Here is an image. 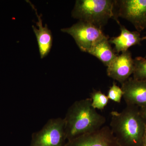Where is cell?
<instances>
[{
  "mask_svg": "<svg viewBox=\"0 0 146 146\" xmlns=\"http://www.w3.org/2000/svg\"><path fill=\"white\" fill-rule=\"evenodd\" d=\"M90 98L75 102L69 108L64 118L67 141L98 130L106 119L92 106Z\"/></svg>",
  "mask_w": 146,
  "mask_h": 146,
  "instance_id": "1",
  "label": "cell"
},
{
  "mask_svg": "<svg viewBox=\"0 0 146 146\" xmlns=\"http://www.w3.org/2000/svg\"><path fill=\"white\" fill-rule=\"evenodd\" d=\"M111 116L110 127L120 146H142L146 126L138 107L127 105Z\"/></svg>",
  "mask_w": 146,
  "mask_h": 146,
  "instance_id": "2",
  "label": "cell"
},
{
  "mask_svg": "<svg viewBox=\"0 0 146 146\" xmlns=\"http://www.w3.org/2000/svg\"><path fill=\"white\" fill-rule=\"evenodd\" d=\"M115 0H77L72 16L102 29L110 18L115 19Z\"/></svg>",
  "mask_w": 146,
  "mask_h": 146,
  "instance_id": "3",
  "label": "cell"
},
{
  "mask_svg": "<svg viewBox=\"0 0 146 146\" xmlns=\"http://www.w3.org/2000/svg\"><path fill=\"white\" fill-rule=\"evenodd\" d=\"M64 119L49 120L43 128L32 134L30 146H65L67 142Z\"/></svg>",
  "mask_w": 146,
  "mask_h": 146,
  "instance_id": "4",
  "label": "cell"
},
{
  "mask_svg": "<svg viewBox=\"0 0 146 146\" xmlns=\"http://www.w3.org/2000/svg\"><path fill=\"white\" fill-rule=\"evenodd\" d=\"M115 19L119 17L130 22L139 31L146 29V0H115Z\"/></svg>",
  "mask_w": 146,
  "mask_h": 146,
  "instance_id": "5",
  "label": "cell"
},
{
  "mask_svg": "<svg viewBox=\"0 0 146 146\" xmlns=\"http://www.w3.org/2000/svg\"><path fill=\"white\" fill-rule=\"evenodd\" d=\"M61 31L70 35L81 51L88 53L91 48L106 36L102 29L88 23L79 21Z\"/></svg>",
  "mask_w": 146,
  "mask_h": 146,
  "instance_id": "6",
  "label": "cell"
},
{
  "mask_svg": "<svg viewBox=\"0 0 146 146\" xmlns=\"http://www.w3.org/2000/svg\"><path fill=\"white\" fill-rule=\"evenodd\" d=\"M65 146H120L110 127L83 134L67 141Z\"/></svg>",
  "mask_w": 146,
  "mask_h": 146,
  "instance_id": "7",
  "label": "cell"
},
{
  "mask_svg": "<svg viewBox=\"0 0 146 146\" xmlns=\"http://www.w3.org/2000/svg\"><path fill=\"white\" fill-rule=\"evenodd\" d=\"M134 60L129 50L117 55L107 67V74L121 84L127 80L133 74Z\"/></svg>",
  "mask_w": 146,
  "mask_h": 146,
  "instance_id": "8",
  "label": "cell"
},
{
  "mask_svg": "<svg viewBox=\"0 0 146 146\" xmlns=\"http://www.w3.org/2000/svg\"><path fill=\"white\" fill-rule=\"evenodd\" d=\"M123 98L127 105L146 107V80L129 78L121 84Z\"/></svg>",
  "mask_w": 146,
  "mask_h": 146,
  "instance_id": "9",
  "label": "cell"
},
{
  "mask_svg": "<svg viewBox=\"0 0 146 146\" xmlns=\"http://www.w3.org/2000/svg\"><path fill=\"white\" fill-rule=\"evenodd\" d=\"M119 25L121 30L119 35L109 40L110 44L115 45V52L119 54L127 51L130 47L140 44L146 39V36L141 37L138 31H130L121 24Z\"/></svg>",
  "mask_w": 146,
  "mask_h": 146,
  "instance_id": "10",
  "label": "cell"
},
{
  "mask_svg": "<svg viewBox=\"0 0 146 146\" xmlns=\"http://www.w3.org/2000/svg\"><path fill=\"white\" fill-rule=\"evenodd\" d=\"M31 5L35 11L38 19L36 25L38 28L33 25L32 26V28L36 36L40 57L41 58H43L49 54L51 49L53 42L52 33L48 28L47 25L43 26L41 18L42 15H38L35 7L32 5L31 4Z\"/></svg>",
  "mask_w": 146,
  "mask_h": 146,
  "instance_id": "11",
  "label": "cell"
},
{
  "mask_svg": "<svg viewBox=\"0 0 146 146\" xmlns=\"http://www.w3.org/2000/svg\"><path fill=\"white\" fill-rule=\"evenodd\" d=\"M107 36L97 42L88 53L94 56L108 67L117 55L112 48Z\"/></svg>",
  "mask_w": 146,
  "mask_h": 146,
  "instance_id": "12",
  "label": "cell"
},
{
  "mask_svg": "<svg viewBox=\"0 0 146 146\" xmlns=\"http://www.w3.org/2000/svg\"><path fill=\"white\" fill-rule=\"evenodd\" d=\"M91 104L96 109L102 110L106 107L109 102V99L107 96L100 91H95L91 94Z\"/></svg>",
  "mask_w": 146,
  "mask_h": 146,
  "instance_id": "13",
  "label": "cell"
},
{
  "mask_svg": "<svg viewBox=\"0 0 146 146\" xmlns=\"http://www.w3.org/2000/svg\"><path fill=\"white\" fill-rule=\"evenodd\" d=\"M134 60V79L138 80H146V58L136 57Z\"/></svg>",
  "mask_w": 146,
  "mask_h": 146,
  "instance_id": "14",
  "label": "cell"
},
{
  "mask_svg": "<svg viewBox=\"0 0 146 146\" xmlns=\"http://www.w3.org/2000/svg\"><path fill=\"white\" fill-rule=\"evenodd\" d=\"M123 92L122 89L117 85L115 82H114L112 86L110 87L107 96L109 100L120 103L123 97Z\"/></svg>",
  "mask_w": 146,
  "mask_h": 146,
  "instance_id": "15",
  "label": "cell"
},
{
  "mask_svg": "<svg viewBox=\"0 0 146 146\" xmlns=\"http://www.w3.org/2000/svg\"><path fill=\"white\" fill-rule=\"evenodd\" d=\"M141 117L144 120L146 126V107L141 108L139 109Z\"/></svg>",
  "mask_w": 146,
  "mask_h": 146,
  "instance_id": "16",
  "label": "cell"
},
{
  "mask_svg": "<svg viewBox=\"0 0 146 146\" xmlns=\"http://www.w3.org/2000/svg\"><path fill=\"white\" fill-rule=\"evenodd\" d=\"M142 146H146V129L142 141Z\"/></svg>",
  "mask_w": 146,
  "mask_h": 146,
  "instance_id": "17",
  "label": "cell"
}]
</instances>
